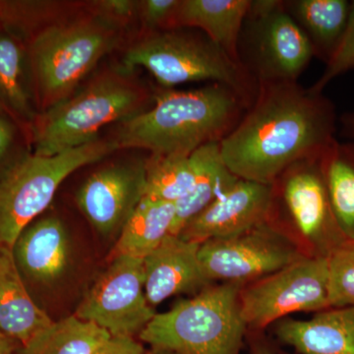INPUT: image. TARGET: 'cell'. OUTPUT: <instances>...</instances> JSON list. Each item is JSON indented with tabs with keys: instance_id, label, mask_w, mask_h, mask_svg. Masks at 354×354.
Wrapping results in <instances>:
<instances>
[{
	"instance_id": "26",
	"label": "cell",
	"mask_w": 354,
	"mask_h": 354,
	"mask_svg": "<svg viewBox=\"0 0 354 354\" xmlns=\"http://www.w3.org/2000/svg\"><path fill=\"white\" fill-rule=\"evenodd\" d=\"M145 196L174 203L187 196L194 186L196 171L191 157L151 155L145 162Z\"/></svg>"
},
{
	"instance_id": "15",
	"label": "cell",
	"mask_w": 354,
	"mask_h": 354,
	"mask_svg": "<svg viewBox=\"0 0 354 354\" xmlns=\"http://www.w3.org/2000/svg\"><path fill=\"white\" fill-rule=\"evenodd\" d=\"M200 245L169 234L144 258L145 295L153 309L174 295L198 293L211 285L200 263Z\"/></svg>"
},
{
	"instance_id": "14",
	"label": "cell",
	"mask_w": 354,
	"mask_h": 354,
	"mask_svg": "<svg viewBox=\"0 0 354 354\" xmlns=\"http://www.w3.org/2000/svg\"><path fill=\"white\" fill-rule=\"evenodd\" d=\"M272 202V185L239 178L208 208L188 221L178 236L202 244L230 239L267 223Z\"/></svg>"
},
{
	"instance_id": "34",
	"label": "cell",
	"mask_w": 354,
	"mask_h": 354,
	"mask_svg": "<svg viewBox=\"0 0 354 354\" xmlns=\"http://www.w3.org/2000/svg\"><path fill=\"white\" fill-rule=\"evenodd\" d=\"M18 344L0 333V354H14Z\"/></svg>"
},
{
	"instance_id": "27",
	"label": "cell",
	"mask_w": 354,
	"mask_h": 354,
	"mask_svg": "<svg viewBox=\"0 0 354 354\" xmlns=\"http://www.w3.org/2000/svg\"><path fill=\"white\" fill-rule=\"evenodd\" d=\"M329 308L354 306V241H346L328 255Z\"/></svg>"
},
{
	"instance_id": "4",
	"label": "cell",
	"mask_w": 354,
	"mask_h": 354,
	"mask_svg": "<svg viewBox=\"0 0 354 354\" xmlns=\"http://www.w3.org/2000/svg\"><path fill=\"white\" fill-rule=\"evenodd\" d=\"M127 31L87 10L46 26L28 41L39 113L67 99L100 62L124 44Z\"/></svg>"
},
{
	"instance_id": "23",
	"label": "cell",
	"mask_w": 354,
	"mask_h": 354,
	"mask_svg": "<svg viewBox=\"0 0 354 354\" xmlns=\"http://www.w3.org/2000/svg\"><path fill=\"white\" fill-rule=\"evenodd\" d=\"M176 212L174 203L144 197L118 235L111 258L144 259L171 234Z\"/></svg>"
},
{
	"instance_id": "8",
	"label": "cell",
	"mask_w": 354,
	"mask_h": 354,
	"mask_svg": "<svg viewBox=\"0 0 354 354\" xmlns=\"http://www.w3.org/2000/svg\"><path fill=\"white\" fill-rule=\"evenodd\" d=\"M239 60L258 84L297 82L314 57L283 0H251L239 39Z\"/></svg>"
},
{
	"instance_id": "1",
	"label": "cell",
	"mask_w": 354,
	"mask_h": 354,
	"mask_svg": "<svg viewBox=\"0 0 354 354\" xmlns=\"http://www.w3.org/2000/svg\"><path fill=\"white\" fill-rule=\"evenodd\" d=\"M335 104L297 82L263 83L236 127L220 143L241 179L271 185L291 165L321 156L335 141Z\"/></svg>"
},
{
	"instance_id": "9",
	"label": "cell",
	"mask_w": 354,
	"mask_h": 354,
	"mask_svg": "<svg viewBox=\"0 0 354 354\" xmlns=\"http://www.w3.org/2000/svg\"><path fill=\"white\" fill-rule=\"evenodd\" d=\"M241 304L247 327L256 330L297 312L329 308L327 257H302L253 281L242 288Z\"/></svg>"
},
{
	"instance_id": "5",
	"label": "cell",
	"mask_w": 354,
	"mask_h": 354,
	"mask_svg": "<svg viewBox=\"0 0 354 354\" xmlns=\"http://www.w3.org/2000/svg\"><path fill=\"white\" fill-rule=\"evenodd\" d=\"M121 64L132 71L146 69L164 88L201 81L223 84L248 108L259 91V84L241 62L205 35L181 29L136 37L127 46Z\"/></svg>"
},
{
	"instance_id": "25",
	"label": "cell",
	"mask_w": 354,
	"mask_h": 354,
	"mask_svg": "<svg viewBox=\"0 0 354 354\" xmlns=\"http://www.w3.org/2000/svg\"><path fill=\"white\" fill-rule=\"evenodd\" d=\"M111 337L99 326L72 315L55 321L14 354H93Z\"/></svg>"
},
{
	"instance_id": "20",
	"label": "cell",
	"mask_w": 354,
	"mask_h": 354,
	"mask_svg": "<svg viewBox=\"0 0 354 354\" xmlns=\"http://www.w3.org/2000/svg\"><path fill=\"white\" fill-rule=\"evenodd\" d=\"M251 0H180L171 30L197 28L232 59L239 60V39Z\"/></svg>"
},
{
	"instance_id": "19",
	"label": "cell",
	"mask_w": 354,
	"mask_h": 354,
	"mask_svg": "<svg viewBox=\"0 0 354 354\" xmlns=\"http://www.w3.org/2000/svg\"><path fill=\"white\" fill-rule=\"evenodd\" d=\"M53 322L28 292L13 251L0 248V333L24 346Z\"/></svg>"
},
{
	"instance_id": "28",
	"label": "cell",
	"mask_w": 354,
	"mask_h": 354,
	"mask_svg": "<svg viewBox=\"0 0 354 354\" xmlns=\"http://www.w3.org/2000/svg\"><path fill=\"white\" fill-rule=\"evenodd\" d=\"M351 70H354V0L351 2L348 27L344 38L334 57L326 64L322 75L310 87V90L321 94L334 79Z\"/></svg>"
},
{
	"instance_id": "17",
	"label": "cell",
	"mask_w": 354,
	"mask_h": 354,
	"mask_svg": "<svg viewBox=\"0 0 354 354\" xmlns=\"http://www.w3.org/2000/svg\"><path fill=\"white\" fill-rule=\"evenodd\" d=\"M274 333L297 354H354V306L322 310L309 320H281Z\"/></svg>"
},
{
	"instance_id": "16",
	"label": "cell",
	"mask_w": 354,
	"mask_h": 354,
	"mask_svg": "<svg viewBox=\"0 0 354 354\" xmlns=\"http://www.w3.org/2000/svg\"><path fill=\"white\" fill-rule=\"evenodd\" d=\"M39 113L28 44L0 27V116L29 135Z\"/></svg>"
},
{
	"instance_id": "33",
	"label": "cell",
	"mask_w": 354,
	"mask_h": 354,
	"mask_svg": "<svg viewBox=\"0 0 354 354\" xmlns=\"http://www.w3.org/2000/svg\"><path fill=\"white\" fill-rule=\"evenodd\" d=\"M342 133L346 136L354 138V111L342 114L339 118Z\"/></svg>"
},
{
	"instance_id": "32",
	"label": "cell",
	"mask_w": 354,
	"mask_h": 354,
	"mask_svg": "<svg viewBox=\"0 0 354 354\" xmlns=\"http://www.w3.org/2000/svg\"><path fill=\"white\" fill-rule=\"evenodd\" d=\"M12 121L0 116V160L6 157L14 141V125Z\"/></svg>"
},
{
	"instance_id": "22",
	"label": "cell",
	"mask_w": 354,
	"mask_h": 354,
	"mask_svg": "<svg viewBox=\"0 0 354 354\" xmlns=\"http://www.w3.org/2000/svg\"><path fill=\"white\" fill-rule=\"evenodd\" d=\"M190 157L196 171V179L189 194L176 204L172 235H178L188 221L225 195L239 179L223 162L220 143L202 146Z\"/></svg>"
},
{
	"instance_id": "7",
	"label": "cell",
	"mask_w": 354,
	"mask_h": 354,
	"mask_svg": "<svg viewBox=\"0 0 354 354\" xmlns=\"http://www.w3.org/2000/svg\"><path fill=\"white\" fill-rule=\"evenodd\" d=\"M118 151L111 138L44 157L23 158L0 180V248L13 251L25 228L50 206L65 178Z\"/></svg>"
},
{
	"instance_id": "21",
	"label": "cell",
	"mask_w": 354,
	"mask_h": 354,
	"mask_svg": "<svg viewBox=\"0 0 354 354\" xmlns=\"http://www.w3.org/2000/svg\"><path fill=\"white\" fill-rule=\"evenodd\" d=\"M286 10L306 35L314 57L326 64L334 57L348 27L346 0H286Z\"/></svg>"
},
{
	"instance_id": "37",
	"label": "cell",
	"mask_w": 354,
	"mask_h": 354,
	"mask_svg": "<svg viewBox=\"0 0 354 354\" xmlns=\"http://www.w3.org/2000/svg\"><path fill=\"white\" fill-rule=\"evenodd\" d=\"M278 354H288V353H278Z\"/></svg>"
},
{
	"instance_id": "10",
	"label": "cell",
	"mask_w": 354,
	"mask_h": 354,
	"mask_svg": "<svg viewBox=\"0 0 354 354\" xmlns=\"http://www.w3.org/2000/svg\"><path fill=\"white\" fill-rule=\"evenodd\" d=\"M156 314L146 298L144 259L120 255L111 258L74 315L111 335L134 337Z\"/></svg>"
},
{
	"instance_id": "12",
	"label": "cell",
	"mask_w": 354,
	"mask_h": 354,
	"mask_svg": "<svg viewBox=\"0 0 354 354\" xmlns=\"http://www.w3.org/2000/svg\"><path fill=\"white\" fill-rule=\"evenodd\" d=\"M269 223L237 236L204 242L199 259L209 281H256L301 259L297 249Z\"/></svg>"
},
{
	"instance_id": "24",
	"label": "cell",
	"mask_w": 354,
	"mask_h": 354,
	"mask_svg": "<svg viewBox=\"0 0 354 354\" xmlns=\"http://www.w3.org/2000/svg\"><path fill=\"white\" fill-rule=\"evenodd\" d=\"M321 165L335 221L346 241H354V143L335 140Z\"/></svg>"
},
{
	"instance_id": "36",
	"label": "cell",
	"mask_w": 354,
	"mask_h": 354,
	"mask_svg": "<svg viewBox=\"0 0 354 354\" xmlns=\"http://www.w3.org/2000/svg\"><path fill=\"white\" fill-rule=\"evenodd\" d=\"M146 354H181L171 349L151 348L150 351H147Z\"/></svg>"
},
{
	"instance_id": "35",
	"label": "cell",
	"mask_w": 354,
	"mask_h": 354,
	"mask_svg": "<svg viewBox=\"0 0 354 354\" xmlns=\"http://www.w3.org/2000/svg\"><path fill=\"white\" fill-rule=\"evenodd\" d=\"M251 351H252V354H278L274 353L269 346L260 342H254Z\"/></svg>"
},
{
	"instance_id": "31",
	"label": "cell",
	"mask_w": 354,
	"mask_h": 354,
	"mask_svg": "<svg viewBox=\"0 0 354 354\" xmlns=\"http://www.w3.org/2000/svg\"><path fill=\"white\" fill-rule=\"evenodd\" d=\"M93 354H146V351L134 337L111 335Z\"/></svg>"
},
{
	"instance_id": "18",
	"label": "cell",
	"mask_w": 354,
	"mask_h": 354,
	"mask_svg": "<svg viewBox=\"0 0 354 354\" xmlns=\"http://www.w3.org/2000/svg\"><path fill=\"white\" fill-rule=\"evenodd\" d=\"M20 272L39 283L59 279L68 267L70 244L64 223L55 216L32 221L13 247Z\"/></svg>"
},
{
	"instance_id": "11",
	"label": "cell",
	"mask_w": 354,
	"mask_h": 354,
	"mask_svg": "<svg viewBox=\"0 0 354 354\" xmlns=\"http://www.w3.org/2000/svg\"><path fill=\"white\" fill-rule=\"evenodd\" d=\"M321 156L298 160L278 176L271 184L272 202L279 203L293 227L315 247L317 255L328 257L346 239L330 206Z\"/></svg>"
},
{
	"instance_id": "3",
	"label": "cell",
	"mask_w": 354,
	"mask_h": 354,
	"mask_svg": "<svg viewBox=\"0 0 354 354\" xmlns=\"http://www.w3.org/2000/svg\"><path fill=\"white\" fill-rule=\"evenodd\" d=\"M122 64L100 70L67 99L39 113L29 132L35 155L64 153L101 138L100 131L145 113L156 92Z\"/></svg>"
},
{
	"instance_id": "30",
	"label": "cell",
	"mask_w": 354,
	"mask_h": 354,
	"mask_svg": "<svg viewBox=\"0 0 354 354\" xmlns=\"http://www.w3.org/2000/svg\"><path fill=\"white\" fill-rule=\"evenodd\" d=\"M138 4L139 0H99L91 1V9L97 15L127 32L133 23L137 24Z\"/></svg>"
},
{
	"instance_id": "13",
	"label": "cell",
	"mask_w": 354,
	"mask_h": 354,
	"mask_svg": "<svg viewBox=\"0 0 354 354\" xmlns=\"http://www.w3.org/2000/svg\"><path fill=\"white\" fill-rule=\"evenodd\" d=\"M145 162H115L102 167L77 192L79 208L102 235H120L145 196Z\"/></svg>"
},
{
	"instance_id": "6",
	"label": "cell",
	"mask_w": 354,
	"mask_h": 354,
	"mask_svg": "<svg viewBox=\"0 0 354 354\" xmlns=\"http://www.w3.org/2000/svg\"><path fill=\"white\" fill-rule=\"evenodd\" d=\"M243 288L239 283L207 286L156 314L140 341L181 354H241L248 328L241 311Z\"/></svg>"
},
{
	"instance_id": "2",
	"label": "cell",
	"mask_w": 354,
	"mask_h": 354,
	"mask_svg": "<svg viewBox=\"0 0 354 354\" xmlns=\"http://www.w3.org/2000/svg\"><path fill=\"white\" fill-rule=\"evenodd\" d=\"M246 102L223 84L193 90L164 88L145 113L120 123L111 139L118 150L190 157L202 146L221 143L243 118Z\"/></svg>"
},
{
	"instance_id": "29",
	"label": "cell",
	"mask_w": 354,
	"mask_h": 354,
	"mask_svg": "<svg viewBox=\"0 0 354 354\" xmlns=\"http://www.w3.org/2000/svg\"><path fill=\"white\" fill-rule=\"evenodd\" d=\"M179 1L180 0H139L138 35L136 37L169 31Z\"/></svg>"
}]
</instances>
